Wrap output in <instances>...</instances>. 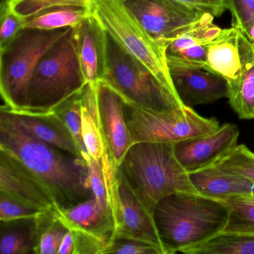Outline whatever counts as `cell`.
Listing matches in <instances>:
<instances>
[{"label": "cell", "instance_id": "4dcf8cb0", "mask_svg": "<svg viewBox=\"0 0 254 254\" xmlns=\"http://www.w3.org/2000/svg\"><path fill=\"white\" fill-rule=\"evenodd\" d=\"M44 212L0 191L1 222L35 219Z\"/></svg>", "mask_w": 254, "mask_h": 254}, {"label": "cell", "instance_id": "74e56055", "mask_svg": "<svg viewBox=\"0 0 254 254\" xmlns=\"http://www.w3.org/2000/svg\"><path fill=\"white\" fill-rule=\"evenodd\" d=\"M74 241L72 233L69 230L64 236L59 248V254H73Z\"/></svg>", "mask_w": 254, "mask_h": 254}, {"label": "cell", "instance_id": "603a6c76", "mask_svg": "<svg viewBox=\"0 0 254 254\" xmlns=\"http://www.w3.org/2000/svg\"><path fill=\"white\" fill-rule=\"evenodd\" d=\"M184 254H254V234L221 231Z\"/></svg>", "mask_w": 254, "mask_h": 254}, {"label": "cell", "instance_id": "1f68e13d", "mask_svg": "<svg viewBox=\"0 0 254 254\" xmlns=\"http://www.w3.org/2000/svg\"><path fill=\"white\" fill-rule=\"evenodd\" d=\"M91 0H11V9L25 19L45 8L58 5H82L89 6Z\"/></svg>", "mask_w": 254, "mask_h": 254}, {"label": "cell", "instance_id": "f1b7e54d", "mask_svg": "<svg viewBox=\"0 0 254 254\" xmlns=\"http://www.w3.org/2000/svg\"><path fill=\"white\" fill-rule=\"evenodd\" d=\"M232 16V26L240 29L254 44V0H224Z\"/></svg>", "mask_w": 254, "mask_h": 254}, {"label": "cell", "instance_id": "836d02e7", "mask_svg": "<svg viewBox=\"0 0 254 254\" xmlns=\"http://www.w3.org/2000/svg\"><path fill=\"white\" fill-rule=\"evenodd\" d=\"M82 157L87 165V169H88L90 186H91L92 191H93V197H96L101 204L106 206V207L111 208V199H110L109 194L107 190L102 166L96 160H93L87 152L83 154Z\"/></svg>", "mask_w": 254, "mask_h": 254}, {"label": "cell", "instance_id": "d590c367", "mask_svg": "<svg viewBox=\"0 0 254 254\" xmlns=\"http://www.w3.org/2000/svg\"><path fill=\"white\" fill-rule=\"evenodd\" d=\"M69 231L73 237V254H105L110 243L108 241L79 230Z\"/></svg>", "mask_w": 254, "mask_h": 254}, {"label": "cell", "instance_id": "7402d4cb", "mask_svg": "<svg viewBox=\"0 0 254 254\" xmlns=\"http://www.w3.org/2000/svg\"><path fill=\"white\" fill-rule=\"evenodd\" d=\"M91 15L90 7L82 5H58L45 8L24 19L23 29L55 30L73 28Z\"/></svg>", "mask_w": 254, "mask_h": 254}, {"label": "cell", "instance_id": "ac0fdd59", "mask_svg": "<svg viewBox=\"0 0 254 254\" xmlns=\"http://www.w3.org/2000/svg\"><path fill=\"white\" fill-rule=\"evenodd\" d=\"M2 107L14 114L20 123L40 140L70 153L75 157L83 158L73 136L54 110L49 111H12Z\"/></svg>", "mask_w": 254, "mask_h": 254}, {"label": "cell", "instance_id": "9a60e30c", "mask_svg": "<svg viewBox=\"0 0 254 254\" xmlns=\"http://www.w3.org/2000/svg\"><path fill=\"white\" fill-rule=\"evenodd\" d=\"M168 65L174 87L184 106L193 108L228 98V83L219 75L200 68Z\"/></svg>", "mask_w": 254, "mask_h": 254}, {"label": "cell", "instance_id": "9c48e42d", "mask_svg": "<svg viewBox=\"0 0 254 254\" xmlns=\"http://www.w3.org/2000/svg\"><path fill=\"white\" fill-rule=\"evenodd\" d=\"M98 119L103 154L102 169L108 194L117 182L118 168L132 145L125 117L124 101L106 82L96 84Z\"/></svg>", "mask_w": 254, "mask_h": 254}, {"label": "cell", "instance_id": "d4e9b609", "mask_svg": "<svg viewBox=\"0 0 254 254\" xmlns=\"http://www.w3.org/2000/svg\"><path fill=\"white\" fill-rule=\"evenodd\" d=\"M228 99L239 119H254V57L240 78L229 86Z\"/></svg>", "mask_w": 254, "mask_h": 254}, {"label": "cell", "instance_id": "4fadbf2b", "mask_svg": "<svg viewBox=\"0 0 254 254\" xmlns=\"http://www.w3.org/2000/svg\"><path fill=\"white\" fill-rule=\"evenodd\" d=\"M254 57V44L237 27L221 29L209 44L203 69L236 83Z\"/></svg>", "mask_w": 254, "mask_h": 254}, {"label": "cell", "instance_id": "ba28073f", "mask_svg": "<svg viewBox=\"0 0 254 254\" xmlns=\"http://www.w3.org/2000/svg\"><path fill=\"white\" fill-rule=\"evenodd\" d=\"M125 117L132 145L138 142H175L209 134L218 130L219 123L184 106L169 111L144 109L124 102Z\"/></svg>", "mask_w": 254, "mask_h": 254}, {"label": "cell", "instance_id": "cb8c5ba5", "mask_svg": "<svg viewBox=\"0 0 254 254\" xmlns=\"http://www.w3.org/2000/svg\"><path fill=\"white\" fill-rule=\"evenodd\" d=\"M36 239L34 254H59L68 229L57 218L56 212H44L35 218Z\"/></svg>", "mask_w": 254, "mask_h": 254}, {"label": "cell", "instance_id": "7c38bea8", "mask_svg": "<svg viewBox=\"0 0 254 254\" xmlns=\"http://www.w3.org/2000/svg\"><path fill=\"white\" fill-rule=\"evenodd\" d=\"M239 129L226 123L209 134L183 139L174 143V152L187 173L214 166L228 155L237 145Z\"/></svg>", "mask_w": 254, "mask_h": 254}, {"label": "cell", "instance_id": "44dd1931", "mask_svg": "<svg viewBox=\"0 0 254 254\" xmlns=\"http://www.w3.org/2000/svg\"><path fill=\"white\" fill-rule=\"evenodd\" d=\"M81 130L89 155L102 166V136L98 119L96 84H87L81 90Z\"/></svg>", "mask_w": 254, "mask_h": 254}, {"label": "cell", "instance_id": "4316f807", "mask_svg": "<svg viewBox=\"0 0 254 254\" xmlns=\"http://www.w3.org/2000/svg\"><path fill=\"white\" fill-rule=\"evenodd\" d=\"M35 219L28 227L5 229L0 239L2 254H27L34 253L36 239Z\"/></svg>", "mask_w": 254, "mask_h": 254}, {"label": "cell", "instance_id": "484cf974", "mask_svg": "<svg viewBox=\"0 0 254 254\" xmlns=\"http://www.w3.org/2000/svg\"><path fill=\"white\" fill-rule=\"evenodd\" d=\"M223 201L229 210L223 231L254 234V196H234Z\"/></svg>", "mask_w": 254, "mask_h": 254}, {"label": "cell", "instance_id": "277c9868", "mask_svg": "<svg viewBox=\"0 0 254 254\" xmlns=\"http://www.w3.org/2000/svg\"><path fill=\"white\" fill-rule=\"evenodd\" d=\"M72 29L40 59L29 84L27 108L23 111H52L81 92L87 84L75 50Z\"/></svg>", "mask_w": 254, "mask_h": 254}, {"label": "cell", "instance_id": "8d00e7d4", "mask_svg": "<svg viewBox=\"0 0 254 254\" xmlns=\"http://www.w3.org/2000/svg\"><path fill=\"white\" fill-rule=\"evenodd\" d=\"M186 5L209 13L214 17H221L227 10L224 0H176Z\"/></svg>", "mask_w": 254, "mask_h": 254}, {"label": "cell", "instance_id": "2e32d148", "mask_svg": "<svg viewBox=\"0 0 254 254\" xmlns=\"http://www.w3.org/2000/svg\"><path fill=\"white\" fill-rule=\"evenodd\" d=\"M74 43L87 84L104 81L108 70V33L90 15L73 27Z\"/></svg>", "mask_w": 254, "mask_h": 254}, {"label": "cell", "instance_id": "30bf717a", "mask_svg": "<svg viewBox=\"0 0 254 254\" xmlns=\"http://www.w3.org/2000/svg\"><path fill=\"white\" fill-rule=\"evenodd\" d=\"M144 30L166 50L206 12L176 0H122Z\"/></svg>", "mask_w": 254, "mask_h": 254}, {"label": "cell", "instance_id": "ffe728a7", "mask_svg": "<svg viewBox=\"0 0 254 254\" xmlns=\"http://www.w3.org/2000/svg\"><path fill=\"white\" fill-rule=\"evenodd\" d=\"M189 177L197 192L207 197L224 200L234 196H252L254 182L218 165L190 173Z\"/></svg>", "mask_w": 254, "mask_h": 254}, {"label": "cell", "instance_id": "52a82bcc", "mask_svg": "<svg viewBox=\"0 0 254 254\" xmlns=\"http://www.w3.org/2000/svg\"><path fill=\"white\" fill-rule=\"evenodd\" d=\"M89 7L92 15L117 44L145 65L168 88L176 93L169 72L166 50L144 30L122 0H91Z\"/></svg>", "mask_w": 254, "mask_h": 254}, {"label": "cell", "instance_id": "83f0119b", "mask_svg": "<svg viewBox=\"0 0 254 254\" xmlns=\"http://www.w3.org/2000/svg\"><path fill=\"white\" fill-rule=\"evenodd\" d=\"M81 93L71 96L53 110L66 124L83 155L87 151L84 146L81 130Z\"/></svg>", "mask_w": 254, "mask_h": 254}, {"label": "cell", "instance_id": "f546056e", "mask_svg": "<svg viewBox=\"0 0 254 254\" xmlns=\"http://www.w3.org/2000/svg\"><path fill=\"white\" fill-rule=\"evenodd\" d=\"M215 165L254 182V153L245 145H236L228 155Z\"/></svg>", "mask_w": 254, "mask_h": 254}, {"label": "cell", "instance_id": "3957f363", "mask_svg": "<svg viewBox=\"0 0 254 254\" xmlns=\"http://www.w3.org/2000/svg\"><path fill=\"white\" fill-rule=\"evenodd\" d=\"M118 173L151 214L157 203L172 193L197 192L177 160L172 142L133 144Z\"/></svg>", "mask_w": 254, "mask_h": 254}, {"label": "cell", "instance_id": "5b68a950", "mask_svg": "<svg viewBox=\"0 0 254 254\" xmlns=\"http://www.w3.org/2000/svg\"><path fill=\"white\" fill-rule=\"evenodd\" d=\"M71 28L41 30L25 28L14 41L0 49V93L12 111L27 108L28 90L42 56Z\"/></svg>", "mask_w": 254, "mask_h": 254}, {"label": "cell", "instance_id": "e0dca14e", "mask_svg": "<svg viewBox=\"0 0 254 254\" xmlns=\"http://www.w3.org/2000/svg\"><path fill=\"white\" fill-rule=\"evenodd\" d=\"M214 18L212 14L205 13L191 29L169 44L166 50L168 64L203 69L209 44L221 31Z\"/></svg>", "mask_w": 254, "mask_h": 254}, {"label": "cell", "instance_id": "e575fe53", "mask_svg": "<svg viewBox=\"0 0 254 254\" xmlns=\"http://www.w3.org/2000/svg\"><path fill=\"white\" fill-rule=\"evenodd\" d=\"M0 49L4 48L15 39L23 29L24 19L16 14L10 5L0 8Z\"/></svg>", "mask_w": 254, "mask_h": 254}, {"label": "cell", "instance_id": "d6986e66", "mask_svg": "<svg viewBox=\"0 0 254 254\" xmlns=\"http://www.w3.org/2000/svg\"><path fill=\"white\" fill-rule=\"evenodd\" d=\"M56 215L68 230H79L111 242L114 233L111 208L101 204L95 197L66 209Z\"/></svg>", "mask_w": 254, "mask_h": 254}, {"label": "cell", "instance_id": "8992f818", "mask_svg": "<svg viewBox=\"0 0 254 254\" xmlns=\"http://www.w3.org/2000/svg\"><path fill=\"white\" fill-rule=\"evenodd\" d=\"M103 81L125 102L154 111L184 107L178 94L168 88L139 61L108 34V70Z\"/></svg>", "mask_w": 254, "mask_h": 254}, {"label": "cell", "instance_id": "d6a6232c", "mask_svg": "<svg viewBox=\"0 0 254 254\" xmlns=\"http://www.w3.org/2000/svg\"><path fill=\"white\" fill-rule=\"evenodd\" d=\"M164 254L156 245L136 239L112 237L105 254Z\"/></svg>", "mask_w": 254, "mask_h": 254}, {"label": "cell", "instance_id": "f35d334b", "mask_svg": "<svg viewBox=\"0 0 254 254\" xmlns=\"http://www.w3.org/2000/svg\"><path fill=\"white\" fill-rule=\"evenodd\" d=\"M10 1H11V0H1L0 8H2V7L6 6V5H9Z\"/></svg>", "mask_w": 254, "mask_h": 254}, {"label": "cell", "instance_id": "7a4b0ae2", "mask_svg": "<svg viewBox=\"0 0 254 254\" xmlns=\"http://www.w3.org/2000/svg\"><path fill=\"white\" fill-rule=\"evenodd\" d=\"M152 215L165 254H173L223 231L229 210L223 200L198 192L176 191L162 198Z\"/></svg>", "mask_w": 254, "mask_h": 254}, {"label": "cell", "instance_id": "6da1fadb", "mask_svg": "<svg viewBox=\"0 0 254 254\" xmlns=\"http://www.w3.org/2000/svg\"><path fill=\"white\" fill-rule=\"evenodd\" d=\"M0 149L14 156L41 180L58 209L71 207L93 197L84 159L40 140L2 107Z\"/></svg>", "mask_w": 254, "mask_h": 254}, {"label": "cell", "instance_id": "5bb4252c", "mask_svg": "<svg viewBox=\"0 0 254 254\" xmlns=\"http://www.w3.org/2000/svg\"><path fill=\"white\" fill-rule=\"evenodd\" d=\"M0 191L44 212L58 210L48 189L20 160L0 149Z\"/></svg>", "mask_w": 254, "mask_h": 254}, {"label": "cell", "instance_id": "8fae6325", "mask_svg": "<svg viewBox=\"0 0 254 254\" xmlns=\"http://www.w3.org/2000/svg\"><path fill=\"white\" fill-rule=\"evenodd\" d=\"M110 198L114 221L113 237L142 241L163 251L152 214L119 173Z\"/></svg>", "mask_w": 254, "mask_h": 254}]
</instances>
